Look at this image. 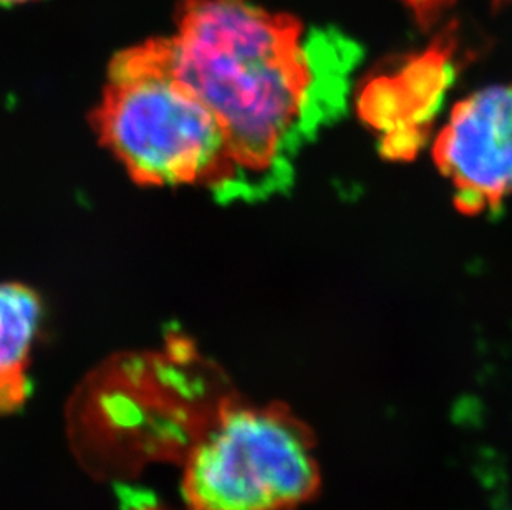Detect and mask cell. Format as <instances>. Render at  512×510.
Masks as SVG:
<instances>
[{"label": "cell", "mask_w": 512, "mask_h": 510, "mask_svg": "<svg viewBox=\"0 0 512 510\" xmlns=\"http://www.w3.org/2000/svg\"><path fill=\"white\" fill-rule=\"evenodd\" d=\"M176 24L166 39L174 72L213 111L228 145L226 201L289 188L302 148L345 111L360 45L252 0H184Z\"/></svg>", "instance_id": "cell-1"}, {"label": "cell", "mask_w": 512, "mask_h": 510, "mask_svg": "<svg viewBox=\"0 0 512 510\" xmlns=\"http://www.w3.org/2000/svg\"><path fill=\"white\" fill-rule=\"evenodd\" d=\"M93 126L136 183L201 186L226 201V138L213 111L174 72L168 40L116 55Z\"/></svg>", "instance_id": "cell-2"}, {"label": "cell", "mask_w": 512, "mask_h": 510, "mask_svg": "<svg viewBox=\"0 0 512 510\" xmlns=\"http://www.w3.org/2000/svg\"><path fill=\"white\" fill-rule=\"evenodd\" d=\"M319 489L314 434L276 401H223L184 454L188 510H295Z\"/></svg>", "instance_id": "cell-3"}, {"label": "cell", "mask_w": 512, "mask_h": 510, "mask_svg": "<svg viewBox=\"0 0 512 510\" xmlns=\"http://www.w3.org/2000/svg\"><path fill=\"white\" fill-rule=\"evenodd\" d=\"M433 158L461 214H499L512 196V85L483 88L456 103Z\"/></svg>", "instance_id": "cell-4"}, {"label": "cell", "mask_w": 512, "mask_h": 510, "mask_svg": "<svg viewBox=\"0 0 512 510\" xmlns=\"http://www.w3.org/2000/svg\"><path fill=\"white\" fill-rule=\"evenodd\" d=\"M456 55V30L448 29L423 52L365 80L358 93V115L380 136L383 158L411 161L426 145L455 83Z\"/></svg>", "instance_id": "cell-5"}, {"label": "cell", "mask_w": 512, "mask_h": 510, "mask_svg": "<svg viewBox=\"0 0 512 510\" xmlns=\"http://www.w3.org/2000/svg\"><path fill=\"white\" fill-rule=\"evenodd\" d=\"M40 322L42 304L34 290L0 284V414L15 413L29 400V365Z\"/></svg>", "instance_id": "cell-6"}, {"label": "cell", "mask_w": 512, "mask_h": 510, "mask_svg": "<svg viewBox=\"0 0 512 510\" xmlns=\"http://www.w3.org/2000/svg\"><path fill=\"white\" fill-rule=\"evenodd\" d=\"M410 7L411 12L415 15L416 20L423 27H430L440 19V15L445 12L453 0H401Z\"/></svg>", "instance_id": "cell-7"}, {"label": "cell", "mask_w": 512, "mask_h": 510, "mask_svg": "<svg viewBox=\"0 0 512 510\" xmlns=\"http://www.w3.org/2000/svg\"><path fill=\"white\" fill-rule=\"evenodd\" d=\"M126 510H173L165 506H155V504H140V506H133Z\"/></svg>", "instance_id": "cell-8"}, {"label": "cell", "mask_w": 512, "mask_h": 510, "mask_svg": "<svg viewBox=\"0 0 512 510\" xmlns=\"http://www.w3.org/2000/svg\"><path fill=\"white\" fill-rule=\"evenodd\" d=\"M22 2H29V0H0V4H22Z\"/></svg>", "instance_id": "cell-9"}]
</instances>
